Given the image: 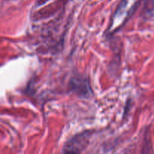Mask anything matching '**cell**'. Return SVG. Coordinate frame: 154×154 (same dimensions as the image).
<instances>
[{
	"instance_id": "1",
	"label": "cell",
	"mask_w": 154,
	"mask_h": 154,
	"mask_svg": "<svg viewBox=\"0 0 154 154\" xmlns=\"http://www.w3.org/2000/svg\"><path fill=\"white\" fill-rule=\"evenodd\" d=\"M137 0H123L119 5L117 11L114 14L113 19L111 20L110 29L111 31H115L121 26L126 20L132 14V11L134 10Z\"/></svg>"
},
{
	"instance_id": "2",
	"label": "cell",
	"mask_w": 154,
	"mask_h": 154,
	"mask_svg": "<svg viewBox=\"0 0 154 154\" xmlns=\"http://www.w3.org/2000/svg\"><path fill=\"white\" fill-rule=\"evenodd\" d=\"M71 84V89L75 93L81 96H88L90 93V87L88 81L81 76L72 78Z\"/></svg>"
}]
</instances>
